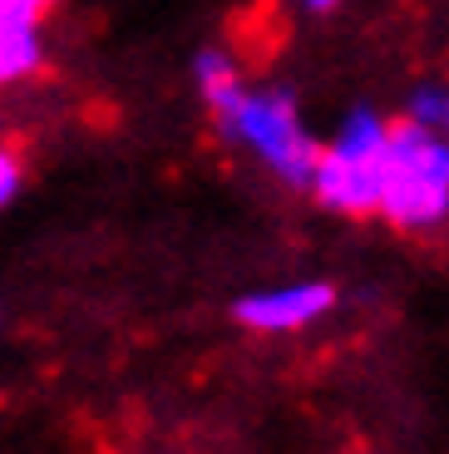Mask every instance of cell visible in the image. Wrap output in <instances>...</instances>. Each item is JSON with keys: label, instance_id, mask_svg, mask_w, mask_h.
<instances>
[{"label": "cell", "instance_id": "obj_1", "mask_svg": "<svg viewBox=\"0 0 449 454\" xmlns=\"http://www.w3.org/2000/svg\"><path fill=\"white\" fill-rule=\"evenodd\" d=\"M213 119H217V134L232 148H242L257 168H267L277 183L306 193V178H311L321 138L311 134V124H306V114L292 90L248 80Z\"/></svg>", "mask_w": 449, "mask_h": 454}, {"label": "cell", "instance_id": "obj_2", "mask_svg": "<svg viewBox=\"0 0 449 454\" xmlns=\"http://www.w3.org/2000/svg\"><path fill=\"white\" fill-rule=\"evenodd\" d=\"M385 148H390V119L381 109H351L341 124L321 138L306 178V193L341 217H375L385 188Z\"/></svg>", "mask_w": 449, "mask_h": 454}, {"label": "cell", "instance_id": "obj_3", "mask_svg": "<svg viewBox=\"0 0 449 454\" xmlns=\"http://www.w3.org/2000/svg\"><path fill=\"white\" fill-rule=\"evenodd\" d=\"M400 232H435L449 223V134L445 129L390 119V148H385V188L381 213Z\"/></svg>", "mask_w": 449, "mask_h": 454}, {"label": "cell", "instance_id": "obj_4", "mask_svg": "<svg viewBox=\"0 0 449 454\" xmlns=\"http://www.w3.org/2000/svg\"><path fill=\"white\" fill-rule=\"evenodd\" d=\"M336 311V286L321 277H296V282L252 286L232 301V321L252 336H292Z\"/></svg>", "mask_w": 449, "mask_h": 454}, {"label": "cell", "instance_id": "obj_5", "mask_svg": "<svg viewBox=\"0 0 449 454\" xmlns=\"http://www.w3.org/2000/svg\"><path fill=\"white\" fill-rule=\"evenodd\" d=\"M65 0H0V90L30 84L50 59V20Z\"/></svg>", "mask_w": 449, "mask_h": 454}, {"label": "cell", "instance_id": "obj_6", "mask_svg": "<svg viewBox=\"0 0 449 454\" xmlns=\"http://www.w3.org/2000/svg\"><path fill=\"white\" fill-rule=\"evenodd\" d=\"M242 84H248V69L237 65L232 50H223V45L198 50V59H193V90H198V99L208 104V114L223 109Z\"/></svg>", "mask_w": 449, "mask_h": 454}, {"label": "cell", "instance_id": "obj_7", "mask_svg": "<svg viewBox=\"0 0 449 454\" xmlns=\"http://www.w3.org/2000/svg\"><path fill=\"white\" fill-rule=\"evenodd\" d=\"M445 99H449L445 84H420V90L410 94V104H405V119H415V124L439 129V119H445Z\"/></svg>", "mask_w": 449, "mask_h": 454}, {"label": "cell", "instance_id": "obj_8", "mask_svg": "<svg viewBox=\"0 0 449 454\" xmlns=\"http://www.w3.org/2000/svg\"><path fill=\"white\" fill-rule=\"evenodd\" d=\"M25 193V153L15 144H0V213Z\"/></svg>", "mask_w": 449, "mask_h": 454}, {"label": "cell", "instance_id": "obj_9", "mask_svg": "<svg viewBox=\"0 0 449 454\" xmlns=\"http://www.w3.org/2000/svg\"><path fill=\"white\" fill-rule=\"evenodd\" d=\"M346 0H296V11H306V15H331V11H341Z\"/></svg>", "mask_w": 449, "mask_h": 454}, {"label": "cell", "instance_id": "obj_10", "mask_svg": "<svg viewBox=\"0 0 449 454\" xmlns=\"http://www.w3.org/2000/svg\"><path fill=\"white\" fill-rule=\"evenodd\" d=\"M439 129H445V134H449V99H445V119H439Z\"/></svg>", "mask_w": 449, "mask_h": 454}]
</instances>
